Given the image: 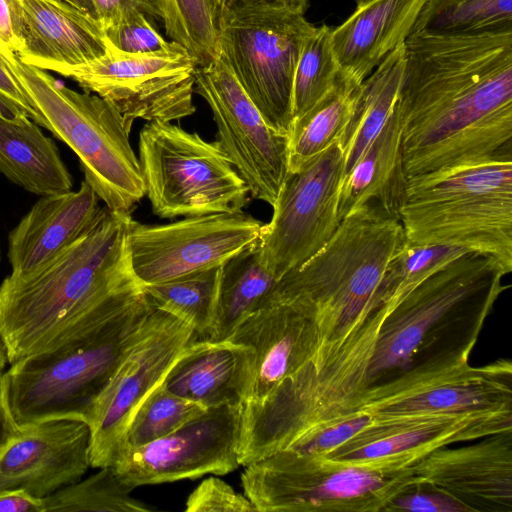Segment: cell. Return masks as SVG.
Wrapping results in <instances>:
<instances>
[{"instance_id":"1","label":"cell","mask_w":512,"mask_h":512,"mask_svg":"<svg viewBox=\"0 0 512 512\" xmlns=\"http://www.w3.org/2000/svg\"><path fill=\"white\" fill-rule=\"evenodd\" d=\"M396 109L408 178L511 154L512 29L410 34Z\"/></svg>"},{"instance_id":"2","label":"cell","mask_w":512,"mask_h":512,"mask_svg":"<svg viewBox=\"0 0 512 512\" xmlns=\"http://www.w3.org/2000/svg\"><path fill=\"white\" fill-rule=\"evenodd\" d=\"M155 307L139 283L99 301L37 351L10 364L1 393L20 430L52 418L89 426L125 357L148 329Z\"/></svg>"},{"instance_id":"3","label":"cell","mask_w":512,"mask_h":512,"mask_svg":"<svg viewBox=\"0 0 512 512\" xmlns=\"http://www.w3.org/2000/svg\"><path fill=\"white\" fill-rule=\"evenodd\" d=\"M131 214L101 207L90 228L70 247L25 277L0 284V336L8 363L47 344L90 307L138 283L128 263Z\"/></svg>"},{"instance_id":"4","label":"cell","mask_w":512,"mask_h":512,"mask_svg":"<svg viewBox=\"0 0 512 512\" xmlns=\"http://www.w3.org/2000/svg\"><path fill=\"white\" fill-rule=\"evenodd\" d=\"M406 242L398 218L375 203L360 205L341 220L321 249L277 280L262 306L290 303L310 316L316 350L385 303L379 297L383 275Z\"/></svg>"},{"instance_id":"5","label":"cell","mask_w":512,"mask_h":512,"mask_svg":"<svg viewBox=\"0 0 512 512\" xmlns=\"http://www.w3.org/2000/svg\"><path fill=\"white\" fill-rule=\"evenodd\" d=\"M508 271L494 258L467 251L403 296L384 319L367 388L442 353L474 347ZM366 388V389H367Z\"/></svg>"},{"instance_id":"6","label":"cell","mask_w":512,"mask_h":512,"mask_svg":"<svg viewBox=\"0 0 512 512\" xmlns=\"http://www.w3.org/2000/svg\"><path fill=\"white\" fill-rule=\"evenodd\" d=\"M512 154L411 176L399 211L407 242L448 245L512 271Z\"/></svg>"},{"instance_id":"7","label":"cell","mask_w":512,"mask_h":512,"mask_svg":"<svg viewBox=\"0 0 512 512\" xmlns=\"http://www.w3.org/2000/svg\"><path fill=\"white\" fill-rule=\"evenodd\" d=\"M422 457L330 460L282 449L247 466L245 495L261 512H379L397 496L422 488L414 465Z\"/></svg>"},{"instance_id":"8","label":"cell","mask_w":512,"mask_h":512,"mask_svg":"<svg viewBox=\"0 0 512 512\" xmlns=\"http://www.w3.org/2000/svg\"><path fill=\"white\" fill-rule=\"evenodd\" d=\"M0 56L40 114L42 127L77 155L99 199L114 213L131 214L145 187L123 116L98 95L69 89L6 47H0Z\"/></svg>"},{"instance_id":"9","label":"cell","mask_w":512,"mask_h":512,"mask_svg":"<svg viewBox=\"0 0 512 512\" xmlns=\"http://www.w3.org/2000/svg\"><path fill=\"white\" fill-rule=\"evenodd\" d=\"M145 196L162 219L240 212L249 190L217 141L172 122L151 121L139 133Z\"/></svg>"},{"instance_id":"10","label":"cell","mask_w":512,"mask_h":512,"mask_svg":"<svg viewBox=\"0 0 512 512\" xmlns=\"http://www.w3.org/2000/svg\"><path fill=\"white\" fill-rule=\"evenodd\" d=\"M315 27L303 14L280 9L244 11L217 25L219 53L266 123L285 135L296 66Z\"/></svg>"},{"instance_id":"11","label":"cell","mask_w":512,"mask_h":512,"mask_svg":"<svg viewBox=\"0 0 512 512\" xmlns=\"http://www.w3.org/2000/svg\"><path fill=\"white\" fill-rule=\"evenodd\" d=\"M197 64L181 44L129 54L109 45L103 57L64 71L88 93L109 102L131 131L136 119L172 122L191 116Z\"/></svg>"},{"instance_id":"12","label":"cell","mask_w":512,"mask_h":512,"mask_svg":"<svg viewBox=\"0 0 512 512\" xmlns=\"http://www.w3.org/2000/svg\"><path fill=\"white\" fill-rule=\"evenodd\" d=\"M345 156L337 139L326 150L288 172L258 240L261 261L279 280L331 238L341 219L339 192Z\"/></svg>"},{"instance_id":"13","label":"cell","mask_w":512,"mask_h":512,"mask_svg":"<svg viewBox=\"0 0 512 512\" xmlns=\"http://www.w3.org/2000/svg\"><path fill=\"white\" fill-rule=\"evenodd\" d=\"M265 223L240 212L187 216L162 225L128 221L126 249L141 286L165 283L222 266L258 242Z\"/></svg>"},{"instance_id":"14","label":"cell","mask_w":512,"mask_h":512,"mask_svg":"<svg viewBox=\"0 0 512 512\" xmlns=\"http://www.w3.org/2000/svg\"><path fill=\"white\" fill-rule=\"evenodd\" d=\"M194 92L208 104L217 142L250 195L273 206L289 172L288 135L271 128L219 53L195 71Z\"/></svg>"},{"instance_id":"15","label":"cell","mask_w":512,"mask_h":512,"mask_svg":"<svg viewBox=\"0 0 512 512\" xmlns=\"http://www.w3.org/2000/svg\"><path fill=\"white\" fill-rule=\"evenodd\" d=\"M243 404L209 407L170 434L121 450L111 467L130 488L225 475L239 465Z\"/></svg>"},{"instance_id":"16","label":"cell","mask_w":512,"mask_h":512,"mask_svg":"<svg viewBox=\"0 0 512 512\" xmlns=\"http://www.w3.org/2000/svg\"><path fill=\"white\" fill-rule=\"evenodd\" d=\"M194 335L185 322L155 308L145 334L120 364L99 400L90 426L92 468L112 465L134 413L161 384Z\"/></svg>"},{"instance_id":"17","label":"cell","mask_w":512,"mask_h":512,"mask_svg":"<svg viewBox=\"0 0 512 512\" xmlns=\"http://www.w3.org/2000/svg\"><path fill=\"white\" fill-rule=\"evenodd\" d=\"M90 426L52 418L19 430L0 453V492L24 490L44 499L80 480L90 465Z\"/></svg>"},{"instance_id":"18","label":"cell","mask_w":512,"mask_h":512,"mask_svg":"<svg viewBox=\"0 0 512 512\" xmlns=\"http://www.w3.org/2000/svg\"><path fill=\"white\" fill-rule=\"evenodd\" d=\"M414 472L422 488L454 496L474 512H512V431L465 447L437 448Z\"/></svg>"},{"instance_id":"19","label":"cell","mask_w":512,"mask_h":512,"mask_svg":"<svg viewBox=\"0 0 512 512\" xmlns=\"http://www.w3.org/2000/svg\"><path fill=\"white\" fill-rule=\"evenodd\" d=\"M22 25L19 59L58 74L89 64L109 50L100 23L65 0H16Z\"/></svg>"},{"instance_id":"20","label":"cell","mask_w":512,"mask_h":512,"mask_svg":"<svg viewBox=\"0 0 512 512\" xmlns=\"http://www.w3.org/2000/svg\"><path fill=\"white\" fill-rule=\"evenodd\" d=\"M227 340L253 349V380L245 403L260 402L311 357L316 330L301 309L275 302L251 313Z\"/></svg>"},{"instance_id":"21","label":"cell","mask_w":512,"mask_h":512,"mask_svg":"<svg viewBox=\"0 0 512 512\" xmlns=\"http://www.w3.org/2000/svg\"><path fill=\"white\" fill-rule=\"evenodd\" d=\"M100 209L85 179L77 191L41 196L9 233L10 275L25 277L57 257L90 228Z\"/></svg>"},{"instance_id":"22","label":"cell","mask_w":512,"mask_h":512,"mask_svg":"<svg viewBox=\"0 0 512 512\" xmlns=\"http://www.w3.org/2000/svg\"><path fill=\"white\" fill-rule=\"evenodd\" d=\"M255 355L230 340H192L170 367L161 385L205 408L244 404L249 396Z\"/></svg>"},{"instance_id":"23","label":"cell","mask_w":512,"mask_h":512,"mask_svg":"<svg viewBox=\"0 0 512 512\" xmlns=\"http://www.w3.org/2000/svg\"><path fill=\"white\" fill-rule=\"evenodd\" d=\"M426 0H369L332 30L339 72L361 84L410 35Z\"/></svg>"},{"instance_id":"24","label":"cell","mask_w":512,"mask_h":512,"mask_svg":"<svg viewBox=\"0 0 512 512\" xmlns=\"http://www.w3.org/2000/svg\"><path fill=\"white\" fill-rule=\"evenodd\" d=\"M407 180L395 103L384 127L342 180L338 205L340 219L366 203H375L399 219Z\"/></svg>"},{"instance_id":"25","label":"cell","mask_w":512,"mask_h":512,"mask_svg":"<svg viewBox=\"0 0 512 512\" xmlns=\"http://www.w3.org/2000/svg\"><path fill=\"white\" fill-rule=\"evenodd\" d=\"M0 172L39 196L68 192L73 185L56 144L28 116L0 117Z\"/></svg>"},{"instance_id":"26","label":"cell","mask_w":512,"mask_h":512,"mask_svg":"<svg viewBox=\"0 0 512 512\" xmlns=\"http://www.w3.org/2000/svg\"><path fill=\"white\" fill-rule=\"evenodd\" d=\"M405 69V42L391 51L361 83L351 118L339 138L344 176L388 120L398 99Z\"/></svg>"},{"instance_id":"27","label":"cell","mask_w":512,"mask_h":512,"mask_svg":"<svg viewBox=\"0 0 512 512\" xmlns=\"http://www.w3.org/2000/svg\"><path fill=\"white\" fill-rule=\"evenodd\" d=\"M276 282L261 261L258 242L229 258L221 266L215 322L208 339L227 340L262 306Z\"/></svg>"},{"instance_id":"28","label":"cell","mask_w":512,"mask_h":512,"mask_svg":"<svg viewBox=\"0 0 512 512\" xmlns=\"http://www.w3.org/2000/svg\"><path fill=\"white\" fill-rule=\"evenodd\" d=\"M360 85L339 72L333 88L293 120L288 134L289 172L299 170L341 137L351 118Z\"/></svg>"},{"instance_id":"29","label":"cell","mask_w":512,"mask_h":512,"mask_svg":"<svg viewBox=\"0 0 512 512\" xmlns=\"http://www.w3.org/2000/svg\"><path fill=\"white\" fill-rule=\"evenodd\" d=\"M220 274L218 266L142 289L156 309L177 317L208 339L215 322Z\"/></svg>"},{"instance_id":"30","label":"cell","mask_w":512,"mask_h":512,"mask_svg":"<svg viewBox=\"0 0 512 512\" xmlns=\"http://www.w3.org/2000/svg\"><path fill=\"white\" fill-rule=\"evenodd\" d=\"M512 29V0H426L410 34L473 35Z\"/></svg>"},{"instance_id":"31","label":"cell","mask_w":512,"mask_h":512,"mask_svg":"<svg viewBox=\"0 0 512 512\" xmlns=\"http://www.w3.org/2000/svg\"><path fill=\"white\" fill-rule=\"evenodd\" d=\"M65 486L43 499L44 512H147L151 508L133 498L111 466Z\"/></svg>"},{"instance_id":"32","label":"cell","mask_w":512,"mask_h":512,"mask_svg":"<svg viewBox=\"0 0 512 512\" xmlns=\"http://www.w3.org/2000/svg\"><path fill=\"white\" fill-rule=\"evenodd\" d=\"M155 6L166 36L185 47L198 67L218 57V29L209 0H156Z\"/></svg>"},{"instance_id":"33","label":"cell","mask_w":512,"mask_h":512,"mask_svg":"<svg viewBox=\"0 0 512 512\" xmlns=\"http://www.w3.org/2000/svg\"><path fill=\"white\" fill-rule=\"evenodd\" d=\"M332 30L327 25L315 27L304 41L293 80V120L313 107L336 83L340 70L332 48Z\"/></svg>"},{"instance_id":"34","label":"cell","mask_w":512,"mask_h":512,"mask_svg":"<svg viewBox=\"0 0 512 512\" xmlns=\"http://www.w3.org/2000/svg\"><path fill=\"white\" fill-rule=\"evenodd\" d=\"M206 409L198 403L168 392L159 384L134 413L124 432L118 453L123 449L160 439Z\"/></svg>"},{"instance_id":"35","label":"cell","mask_w":512,"mask_h":512,"mask_svg":"<svg viewBox=\"0 0 512 512\" xmlns=\"http://www.w3.org/2000/svg\"><path fill=\"white\" fill-rule=\"evenodd\" d=\"M108 44L123 53L144 54L169 48L167 41L151 24L146 13L139 7L126 10L119 21L106 29Z\"/></svg>"},{"instance_id":"36","label":"cell","mask_w":512,"mask_h":512,"mask_svg":"<svg viewBox=\"0 0 512 512\" xmlns=\"http://www.w3.org/2000/svg\"><path fill=\"white\" fill-rule=\"evenodd\" d=\"M186 512H251L256 511L246 495L236 492L223 480L210 477L189 495Z\"/></svg>"},{"instance_id":"37","label":"cell","mask_w":512,"mask_h":512,"mask_svg":"<svg viewBox=\"0 0 512 512\" xmlns=\"http://www.w3.org/2000/svg\"><path fill=\"white\" fill-rule=\"evenodd\" d=\"M474 512L473 508L460 499L445 492L419 488L394 498L385 512Z\"/></svg>"},{"instance_id":"38","label":"cell","mask_w":512,"mask_h":512,"mask_svg":"<svg viewBox=\"0 0 512 512\" xmlns=\"http://www.w3.org/2000/svg\"><path fill=\"white\" fill-rule=\"evenodd\" d=\"M216 26L224 18L249 10L280 9L305 14L309 0H209Z\"/></svg>"},{"instance_id":"39","label":"cell","mask_w":512,"mask_h":512,"mask_svg":"<svg viewBox=\"0 0 512 512\" xmlns=\"http://www.w3.org/2000/svg\"><path fill=\"white\" fill-rule=\"evenodd\" d=\"M0 42L16 54L23 48V25L16 0H0Z\"/></svg>"},{"instance_id":"40","label":"cell","mask_w":512,"mask_h":512,"mask_svg":"<svg viewBox=\"0 0 512 512\" xmlns=\"http://www.w3.org/2000/svg\"><path fill=\"white\" fill-rule=\"evenodd\" d=\"M0 91L18 104L36 124L42 127L43 120L14 74L0 56Z\"/></svg>"},{"instance_id":"41","label":"cell","mask_w":512,"mask_h":512,"mask_svg":"<svg viewBox=\"0 0 512 512\" xmlns=\"http://www.w3.org/2000/svg\"><path fill=\"white\" fill-rule=\"evenodd\" d=\"M97 13L99 23L103 30L114 26L122 14L131 7H139L146 13V9L139 0H92ZM147 14V13H146Z\"/></svg>"},{"instance_id":"42","label":"cell","mask_w":512,"mask_h":512,"mask_svg":"<svg viewBox=\"0 0 512 512\" xmlns=\"http://www.w3.org/2000/svg\"><path fill=\"white\" fill-rule=\"evenodd\" d=\"M0 512H44L43 499L24 490L0 492Z\"/></svg>"},{"instance_id":"43","label":"cell","mask_w":512,"mask_h":512,"mask_svg":"<svg viewBox=\"0 0 512 512\" xmlns=\"http://www.w3.org/2000/svg\"><path fill=\"white\" fill-rule=\"evenodd\" d=\"M19 429L16 427L8 408L4 402L0 387V453L17 436Z\"/></svg>"},{"instance_id":"44","label":"cell","mask_w":512,"mask_h":512,"mask_svg":"<svg viewBox=\"0 0 512 512\" xmlns=\"http://www.w3.org/2000/svg\"><path fill=\"white\" fill-rule=\"evenodd\" d=\"M21 116L28 115L18 104L0 91V117L14 120Z\"/></svg>"},{"instance_id":"45","label":"cell","mask_w":512,"mask_h":512,"mask_svg":"<svg viewBox=\"0 0 512 512\" xmlns=\"http://www.w3.org/2000/svg\"><path fill=\"white\" fill-rule=\"evenodd\" d=\"M99 22L98 13L92 0H65Z\"/></svg>"},{"instance_id":"46","label":"cell","mask_w":512,"mask_h":512,"mask_svg":"<svg viewBox=\"0 0 512 512\" xmlns=\"http://www.w3.org/2000/svg\"><path fill=\"white\" fill-rule=\"evenodd\" d=\"M139 1L145 7L146 13L148 15L153 16V17H158L157 16V11H156V6H155V1L156 0H139Z\"/></svg>"},{"instance_id":"47","label":"cell","mask_w":512,"mask_h":512,"mask_svg":"<svg viewBox=\"0 0 512 512\" xmlns=\"http://www.w3.org/2000/svg\"><path fill=\"white\" fill-rule=\"evenodd\" d=\"M7 363H8V360H7V356H6V350H5L3 341L0 336V376L4 372V369H5Z\"/></svg>"},{"instance_id":"48","label":"cell","mask_w":512,"mask_h":512,"mask_svg":"<svg viewBox=\"0 0 512 512\" xmlns=\"http://www.w3.org/2000/svg\"><path fill=\"white\" fill-rule=\"evenodd\" d=\"M367 1H369V0H355L356 6L361 5V4H363V3L367 2Z\"/></svg>"},{"instance_id":"49","label":"cell","mask_w":512,"mask_h":512,"mask_svg":"<svg viewBox=\"0 0 512 512\" xmlns=\"http://www.w3.org/2000/svg\"><path fill=\"white\" fill-rule=\"evenodd\" d=\"M1 46H4V45L0 42V47H1ZM4 47H5V46H4Z\"/></svg>"}]
</instances>
